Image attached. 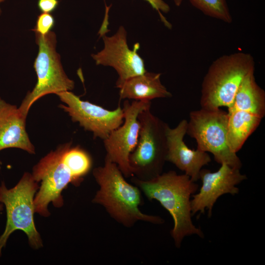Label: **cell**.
<instances>
[{
  "label": "cell",
  "instance_id": "obj_16",
  "mask_svg": "<svg viewBox=\"0 0 265 265\" xmlns=\"http://www.w3.org/2000/svg\"><path fill=\"white\" fill-rule=\"evenodd\" d=\"M160 76V73L146 71L116 84L120 98L151 101L157 98L171 97L172 94L161 83Z\"/></svg>",
  "mask_w": 265,
  "mask_h": 265
},
{
  "label": "cell",
  "instance_id": "obj_17",
  "mask_svg": "<svg viewBox=\"0 0 265 265\" xmlns=\"http://www.w3.org/2000/svg\"><path fill=\"white\" fill-rule=\"evenodd\" d=\"M188 0L194 7L208 16L227 23L233 21L226 0Z\"/></svg>",
  "mask_w": 265,
  "mask_h": 265
},
{
  "label": "cell",
  "instance_id": "obj_13",
  "mask_svg": "<svg viewBox=\"0 0 265 265\" xmlns=\"http://www.w3.org/2000/svg\"><path fill=\"white\" fill-rule=\"evenodd\" d=\"M239 170L225 163L221 164L218 170L213 172L201 169L199 179L202 181V186L191 200L192 215L198 212L204 213L207 210L210 217L213 205L220 196L228 193L238 194L239 189L236 186L247 179Z\"/></svg>",
  "mask_w": 265,
  "mask_h": 265
},
{
  "label": "cell",
  "instance_id": "obj_14",
  "mask_svg": "<svg viewBox=\"0 0 265 265\" xmlns=\"http://www.w3.org/2000/svg\"><path fill=\"white\" fill-rule=\"evenodd\" d=\"M187 126V121L186 119L181 120L173 128L167 126L166 161L185 172L191 181L195 182L199 179L202 167L208 165L211 159L208 153L197 149L192 150L186 145L184 137L186 134Z\"/></svg>",
  "mask_w": 265,
  "mask_h": 265
},
{
  "label": "cell",
  "instance_id": "obj_10",
  "mask_svg": "<svg viewBox=\"0 0 265 265\" xmlns=\"http://www.w3.org/2000/svg\"><path fill=\"white\" fill-rule=\"evenodd\" d=\"M151 101L133 100L124 102V122L103 140L106 151V158L115 163L125 177H133L129 158L135 147L139 134L140 125L138 116L150 108Z\"/></svg>",
  "mask_w": 265,
  "mask_h": 265
},
{
  "label": "cell",
  "instance_id": "obj_19",
  "mask_svg": "<svg viewBox=\"0 0 265 265\" xmlns=\"http://www.w3.org/2000/svg\"><path fill=\"white\" fill-rule=\"evenodd\" d=\"M148 2L152 7L157 10L160 16V18L167 27H169L171 24L165 19L161 12L168 13L170 11L169 5L163 0H145Z\"/></svg>",
  "mask_w": 265,
  "mask_h": 265
},
{
  "label": "cell",
  "instance_id": "obj_11",
  "mask_svg": "<svg viewBox=\"0 0 265 265\" xmlns=\"http://www.w3.org/2000/svg\"><path fill=\"white\" fill-rule=\"evenodd\" d=\"M56 95L65 104L59 107L69 114L72 121L79 123L85 130L92 132L94 138L104 140L124 122V112L120 106L108 110L83 101L70 91Z\"/></svg>",
  "mask_w": 265,
  "mask_h": 265
},
{
  "label": "cell",
  "instance_id": "obj_1",
  "mask_svg": "<svg viewBox=\"0 0 265 265\" xmlns=\"http://www.w3.org/2000/svg\"><path fill=\"white\" fill-rule=\"evenodd\" d=\"M132 181L149 200L159 201L172 216L174 226L171 235L176 247H180L186 236L197 235L204 237L201 230L193 224L191 219L190 197L199 186L188 176L169 171L149 181H141L135 177Z\"/></svg>",
  "mask_w": 265,
  "mask_h": 265
},
{
  "label": "cell",
  "instance_id": "obj_5",
  "mask_svg": "<svg viewBox=\"0 0 265 265\" xmlns=\"http://www.w3.org/2000/svg\"><path fill=\"white\" fill-rule=\"evenodd\" d=\"M140 129L137 144L129 156L133 177L141 181L152 180L163 170L167 155V123L153 114L150 108L139 113Z\"/></svg>",
  "mask_w": 265,
  "mask_h": 265
},
{
  "label": "cell",
  "instance_id": "obj_12",
  "mask_svg": "<svg viewBox=\"0 0 265 265\" xmlns=\"http://www.w3.org/2000/svg\"><path fill=\"white\" fill-rule=\"evenodd\" d=\"M103 39V49L91 56L96 65L110 66L115 70L118 75L116 84L147 71L144 60L138 53L139 44L135 43L133 49L129 47L127 31L123 26H120L113 35H104Z\"/></svg>",
  "mask_w": 265,
  "mask_h": 265
},
{
  "label": "cell",
  "instance_id": "obj_15",
  "mask_svg": "<svg viewBox=\"0 0 265 265\" xmlns=\"http://www.w3.org/2000/svg\"><path fill=\"white\" fill-rule=\"evenodd\" d=\"M26 118L16 106L0 97V151L15 148L35 154V147L26 131Z\"/></svg>",
  "mask_w": 265,
  "mask_h": 265
},
{
  "label": "cell",
  "instance_id": "obj_9",
  "mask_svg": "<svg viewBox=\"0 0 265 265\" xmlns=\"http://www.w3.org/2000/svg\"><path fill=\"white\" fill-rule=\"evenodd\" d=\"M186 134L195 139L197 149L212 153L217 163L240 169L241 162L228 143L227 112L220 108L191 111Z\"/></svg>",
  "mask_w": 265,
  "mask_h": 265
},
{
  "label": "cell",
  "instance_id": "obj_4",
  "mask_svg": "<svg viewBox=\"0 0 265 265\" xmlns=\"http://www.w3.org/2000/svg\"><path fill=\"white\" fill-rule=\"evenodd\" d=\"M70 143L61 145L50 152L33 168V179L41 182L34 198V211L41 216L50 215L48 209L50 203L57 208L63 206L61 193L69 184L78 186L82 182L73 170L67 156Z\"/></svg>",
  "mask_w": 265,
  "mask_h": 265
},
{
  "label": "cell",
  "instance_id": "obj_21",
  "mask_svg": "<svg viewBox=\"0 0 265 265\" xmlns=\"http://www.w3.org/2000/svg\"><path fill=\"white\" fill-rule=\"evenodd\" d=\"M183 1V0H174L175 5L177 6H180Z\"/></svg>",
  "mask_w": 265,
  "mask_h": 265
},
{
  "label": "cell",
  "instance_id": "obj_18",
  "mask_svg": "<svg viewBox=\"0 0 265 265\" xmlns=\"http://www.w3.org/2000/svg\"><path fill=\"white\" fill-rule=\"evenodd\" d=\"M55 19L51 13H41L37 18L36 25L32 29L35 33L45 35L53 28Z\"/></svg>",
  "mask_w": 265,
  "mask_h": 265
},
{
  "label": "cell",
  "instance_id": "obj_8",
  "mask_svg": "<svg viewBox=\"0 0 265 265\" xmlns=\"http://www.w3.org/2000/svg\"><path fill=\"white\" fill-rule=\"evenodd\" d=\"M227 115L228 143L237 153L265 115V92L257 83L254 73L242 81Z\"/></svg>",
  "mask_w": 265,
  "mask_h": 265
},
{
  "label": "cell",
  "instance_id": "obj_6",
  "mask_svg": "<svg viewBox=\"0 0 265 265\" xmlns=\"http://www.w3.org/2000/svg\"><path fill=\"white\" fill-rule=\"evenodd\" d=\"M39 187L38 183L28 172H25L18 184L11 188L8 189L4 183H1L0 202L5 205L7 219L5 230L0 237V256L9 237L17 230L26 235L32 248L37 249L43 247L34 220V198Z\"/></svg>",
  "mask_w": 265,
  "mask_h": 265
},
{
  "label": "cell",
  "instance_id": "obj_20",
  "mask_svg": "<svg viewBox=\"0 0 265 265\" xmlns=\"http://www.w3.org/2000/svg\"><path fill=\"white\" fill-rule=\"evenodd\" d=\"M58 0H38L37 7L41 13H51L59 5Z\"/></svg>",
  "mask_w": 265,
  "mask_h": 265
},
{
  "label": "cell",
  "instance_id": "obj_23",
  "mask_svg": "<svg viewBox=\"0 0 265 265\" xmlns=\"http://www.w3.org/2000/svg\"><path fill=\"white\" fill-rule=\"evenodd\" d=\"M2 208H3V205L2 204L1 205L0 204V211H1L2 210Z\"/></svg>",
  "mask_w": 265,
  "mask_h": 265
},
{
  "label": "cell",
  "instance_id": "obj_3",
  "mask_svg": "<svg viewBox=\"0 0 265 265\" xmlns=\"http://www.w3.org/2000/svg\"><path fill=\"white\" fill-rule=\"evenodd\" d=\"M255 63L249 53L224 55L213 61L204 77L200 100L201 107L228 108L244 80L254 73Z\"/></svg>",
  "mask_w": 265,
  "mask_h": 265
},
{
  "label": "cell",
  "instance_id": "obj_7",
  "mask_svg": "<svg viewBox=\"0 0 265 265\" xmlns=\"http://www.w3.org/2000/svg\"><path fill=\"white\" fill-rule=\"evenodd\" d=\"M38 52L33 67L37 75V82L32 90L28 92L18 107L26 118L31 106L39 99L50 94L72 91L74 81L66 74L59 54L56 50L57 38L51 31L43 35L35 33Z\"/></svg>",
  "mask_w": 265,
  "mask_h": 265
},
{
  "label": "cell",
  "instance_id": "obj_22",
  "mask_svg": "<svg viewBox=\"0 0 265 265\" xmlns=\"http://www.w3.org/2000/svg\"><path fill=\"white\" fill-rule=\"evenodd\" d=\"M6 0H0V4L5 1ZM1 13H2V11H1V9L0 8V15L1 14Z\"/></svg>",
  "mask_w": 265,
  "mask_h": 265
},
{
  "label": "cell",
  "instance_id": "obj_2",
  "mask_svg": "<svg viewBox=\"0 0 265 265\" xmlns=\"http://www.w3.org/2000/svg\"><path fill=\"white\" fill-rule=\"evenodd\" d=\"M93 175L100 187L93 203L103 206L119 223L131 227L139 221L156 224L164 222L159 216L140 211L139 206L142 200L140 189L126 181L115 163L105 158L104 165L94 168Z\"/></svg>",
  "mask_w": 265,
  "mask_h": 265
}]
</instances>
